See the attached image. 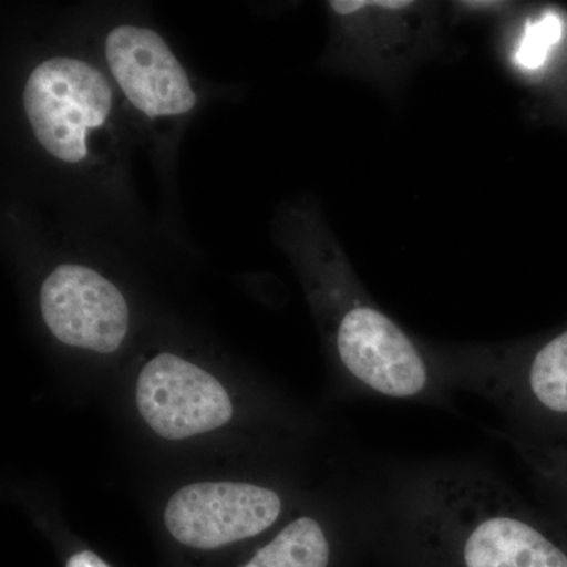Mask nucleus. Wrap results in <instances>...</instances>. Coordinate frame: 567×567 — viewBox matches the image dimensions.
<instances>
[{
  "mask_svg": "<svg viewBox=\"0 0 567 567\" xmlns=\"http://www.w3.org/2000/svg\"><path fill=\"white\" fill-rule=\"evenodd\" d=\"M443 385L483 395L511 420L567 417V330L537 347L432 352Z\"/></svg>",
  "mask_w": 567,
  "mask_h": 567,
  "instance_id": "3",
  "label": "nucleus"
},
{
  "mask_svg": "<svg viewBox=\"0 0 567 567\" xmlns=\"http://www.w3.org/2000/svg\"><path fill=\"white\" fill-rule=\"evenodd\" d=\"M535 39L532 40L527 50L529 65H537L544 58L548 44L559 37V22L557 18H547L537 25Z\"/></svg>",
  "mask_w": 567,
  "mask_h": 567,
  "instance_id": "10",
  "label": "nucleus"
},
{
  "mask_svg": "<svg viewBox=\"0 0 567 567\" xmlns=\"http://www.w3.org/2000/svg\"><path fill=\"white\" fill-rule=\"evenodd\" d=\"M112 80L134 110L151 118H177L192 112L197 93L166 40L153 29L121 24L104 39Z\"/></svg>",
  "mask_w": 567,
  "mask_h": 567,
  "instance_id": "8",
  "label": "nucleus"
},
{
  "mask_svg": "<svg viewBox=\"0 0 567 567\" xmlns=\"http://www.w3.org/2000/svg\"><path fill=\"white\" fill-rule=\"evenodd\" d=\"M22 110L41 148L63 164L91 163L110 128L114 91L102 70L76 58H51L25 80Z\"/></svg>",
  "mask_w": 567,
  "mask_h": 567,
  "instance_id": "4",
  "label": "nucleus"
},
{
  "mask_svg": "<svg viewBox=\"0 0 567 567\" xmlns=\"http://www.w3.org/2000/svg\"><path fill=\"white\" fill-rule=\"evenodd\" d=\"M66 567H111L106 561H103L99 555L93 551L84 550L80 554H74L73 557L66 563Z\"/></svg>",
  "mask_w": 567,
  "mask_h": 567,
  "instance_id": "11",
  "label": "nucleus"
},
{
  "mask_svg": "<svg viewBox=\"0 0 567 567\" xmlns=\"http://www.w3.org/2000/svg\"><path fill=\"white\" fill-rule=\"evenodd\" d=\"M317 257L328 275L320 284L336 311L334 352L347 374L380 398L442 404L447 390L429 349L350 281L333 248L327 257L319 245Z\"/></svg>",
  "mask_w": 567,
  "mask_h": 567,
  "instance_id": "2",
  "label": "nucleus"
},
{
  "mask_svg": "<svg viewBox=\"0 0 567 567\" xmlns=\"http://www.w3.org/2000/svg\"><path fill=\"white\" fill-rule=\"evenodd\" d=\"M40 309L62 344L112 353L130 327V308L117 286L80 264H62L41 284Z\"/></svg>",
  "mask_w": 567,
  "mask_h": 567,
  "instance_id": "6",
  "label": "nucleus"
},
{
  "mask_svg": "<svg viewBox=\"0 0 567 567\" xmlns=\"http://www.w3.org/2000/svg\"><path fill=\"white\" fill-rule=\"evenodd\" d=\"M282 513L271 488L244 483H197L178 488L164 509L167 532L183 546L213 550L260 535Z\"/></svg>",
  "mask_w": 567,
  "mask_h": 567,
  "instance_id": "5",
  "label": "nucleus"
},
{
  "mask_svg": "<svg viewBox=\"0 0 567 567\" xmlns=\"http://www.w3.org/2000/svg\"><path fill=\"white\" fill-rule=\"evenodd\" d=\"M136 404L145 423L167 440L215 431L234 415L226 388L174 353H159L142 368Z\"/></svg>",
  "mask_w": 567,
  "mask_h": 567,
  "instance_id": "7",
  "label": "nucleus"
},
{
  "mask_svg": "<svg viewBox=\"0 0 567 567\" xmlns=\"http://www.w3.org/2000/svg\"><path fill=\"white\" fill-rule=\"evenodd\" d=\"M421 543L456 547L461 567H567V555L483 466L439 462L394 481L385 507Z\"/></svg>",
  "mask_w": 567,
  "mask_h": 567,
  "instance_id": "1",
  "label": "nucleus"
},
{
  "mask_svg": "<svg viewBox=\"0 0 567 567\" xmlns=\"http://www.w3.org/2000/svg\"><path fill=\"white\" fill-rule=\"evenodd\" d=\"M331 544L317 518H295L244 567H328Z\"/></svg>",
  "mask_w": 567,
  "mask_h": 567,
  "instance_id": "9",
  "label": "nucleus"
}]
</instances>
